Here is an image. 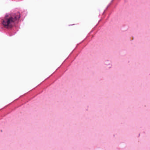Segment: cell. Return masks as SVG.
<instances>
[{
    "mask_svg": "<svg viewBox=\"0 0 150 150\" xmlns=\"http://www.w3.org/2000/svg\"><path fill=\"white\" fill-rule=\"evenodd\" d=\"M22 13V12L18 9H15L1 18V29L3 30L5 33L10 35L16 33L20 28L21 23L24 16Z\"/></svg>",
    "mask_w": 150,
    "mask_h": 150,
    "instance_id": "6da1fadb",
    "label": "cell"
}]
</instances>
